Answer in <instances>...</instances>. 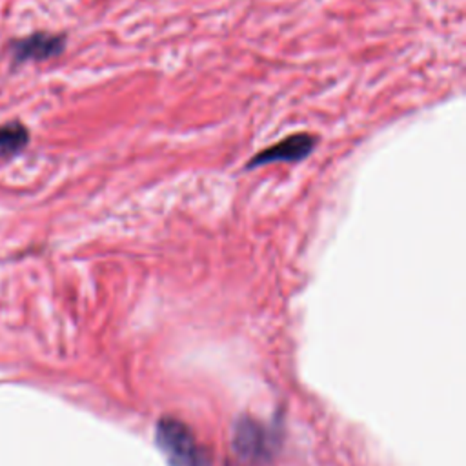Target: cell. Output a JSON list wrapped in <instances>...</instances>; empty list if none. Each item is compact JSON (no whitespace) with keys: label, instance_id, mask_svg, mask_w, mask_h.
I'll list each match as a JSON object with an SVG mask.
<instances>
[{"label":"cell","instance_id":"5b68a950","mask_svg":"<svg viewBox=\"0 0 466 466\" xmlns=\"http://www.w3.org/2000/svg\"><path fill=\"white\" fill-rule=\"evenodd\" d=\"M29 144V129L20 120L0 124V157L20 155Z\"/></svg>","mask_w":466,"mask_h":466},{"label":"cell","instance_id":"6da1fadb","mask_svg":"<svg viewBox=\"0 0 466 466\" xmlns=\"http://www.w3.org/2000/svg\"><path fill=\"white\" fill-rule=\"evenodd\" d=\"M155 441L169 466H209L208 453L193 431L175 417H162L157 422Z\"/></svg>","mask_w":466,"mask_h":466},{"label":"cell","instance_id":"3957f363","mask_svg":"<svg viewBox=\"0 0 466 466\" xmlns=\"http://www.w3.org/2000/svg\"><path fill=\"white\" fill-rule=\"evenodd\" d=\"M319 138L311 133H293L284 137L282 140H279L277 144L260 149L258 153H255L248 162H246V169H257L268 164H275V162H300L304 158H308L313 149L317 147Z\"/></svg>","mask_w":466,"mask_h":466},{"label":"cell","instance_id":"277c9868","mask_svg":"<svg viewBox=\"0 0 466 466\" xmlns=\"http://www.w3.org/2000/svg\"><path fill=\"white\" fill-rule=\"evenodd\" d=\"M66 35L36 31L24 38L11 42V55L15 64L24 62H44L62 55L66 49Z\"/></svg>","mask_w":466,"mask_h":466},{"label":"cell","instance_id":"7a4b0ae2","mask_svg":"<svg viewBox=\"0 0 466 466\" xmlns=\"http://www.w3.org/2000/svg\"><path fill=\"white\" fill-rule=\"evenodd\" d=\"M273 435L257 420L242 417L233 428V450L244 462L260 464L271 457Z\"/></svg>","mask_w":466,"mask_h":466}]
</instances>
